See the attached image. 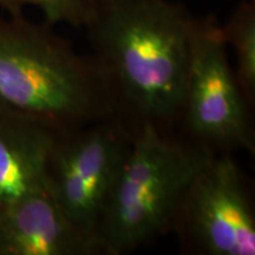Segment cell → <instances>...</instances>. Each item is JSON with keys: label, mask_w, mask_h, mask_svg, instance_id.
<instances>
[{"label": "cell", "mask_w": 255, "mask_h": 255, "mask_svg": "<svg viewBox=\"0 0 255 255\" xmlns=\"http://www.w3.org/2000/svg\"><path fill=\"white\" fill-rule=\"evenodd\" d=\"M252 109L229 64L221 24L212 14L194 17L177 133L214 154L254 155Z\"/></svg>", "instance_id": "cell-4"}, {"label": "cell", "mask_w": 255, "mask_h": 255, "mask_svg": "<svg viewBox=\"0 0 255 255\" xmlns=\"http://www.w3.org/2000/svg\"><path fill=\"white\" fill-rule=\"evenodd\" d=\"M215 155L177 132L146 129L132 138L98 228L103 255L129 254L169 234L184 189Z\"/></svg>", "instance_id": "cell-3"}, {"label": "cell", "mask_w": 255, "mask_h": 255, "mask_svg": "<svg viewBox=\"0 0 255 255\" xmlns=\"http://www.w3.org/2000/svg\"><path fill=\"white\" fill-rule=\"evenodd\" d=\"M97 0H0V6L11 15L23 14L25 6H36L51 25L64 23L84 28L91 18Z\"/></svg>", "instance_id": "cell-10"}, {"label": "cell", "mask_w": 255, "mask_h": 255, "mask_svg": "<svg viewBox=\"0 0 255 255\" xmlns=\"http://www.w3.org/2000/svg\"><path fill=\"white\" fill-rule=\"evenodd\" d=\"M226 44L234 47L235 76L252 108L255 104V2L244 0L221 25Z\"/></svg>", "instance_id": "cell-9"}, {"label": "cell", "mask_w": 255, "mask_h": 255, "mask_svg": "<svg viewBox=\"0 0 255 255\" xmlns=\"http://www.w3.org/2000/svg\"><path fill=\"white\" fill-rule=\"evenodd\" d=\"M46 21L0 19V105L55 131L115 119L104 77Z\"/></svg>", "instance_id": "cell-2"}, {"label": "cell", "mask_w": 255, "mask_h": 255, "mask_svg": "<svg viewBox=\"0 0 255 255\" xmlns=\"http://www.w3.org/2000/svg\"><path fill=\"white\" fill-rule=\"evenodd\" d=\"M131 146V135L116 119L56 132L50 146L46 189L66 219L98 242L102 218Z\"/></svg>", "instance_id": "cell-5"}, {"label": "cell", "mask_w": 255, "mask_h": 255, "mask_svg": "<svg viewBox=\"0 0 255 255\" xmlns=\"http://www.w3.org/2000/svg\"><path fill=\"white\" fill-rule=\"evenodd\" d=\"M193 15L168 0H97L85 25L114 116L135 138L177 132Z\"/></svg>", "instance_id": "cell-1"}, {"label": "cell", "mask_w": 255, "mask_h": 255, "mask_svg": "<svg viewBox=\"0 0 255 255\" xmlns=\"http://www.w3.org/2000/svg\"><path fill=\"white\" fill-rule=\"evenodd\" d=\"M56 132L0 105V205L45 189V165Z\"/></svg>", "instance_id": "cell-8"}, {"label": "cell", "mask_w": 255, "mask_h": 255, "mask_svg": "<svg viewBox=\"0 0 255 255\" xmlns=\"http://www.w3.org/2000/svg\"><path fill=\"white\" fill-rule=\"evenodd\" d=\"M0 255H103L66 219L49 190L0 205Z\"/></svg>", "instance_id": "cell-7"}, {"label": "cell", "mask_w": 255, "mask_h": 255, "mask_svg": "<svg viewBox=\"0 0 255 255\" xmlns=\"http://www.w3.org/2000/svg\"><path fill=\"white\" fill-rule=\"evenodd\" d=\"M170 233L183 254L254 255L251 183L232 154H216L184 189Z\"/></svg>", "instance_id": "cell-6"}]
</instances>
